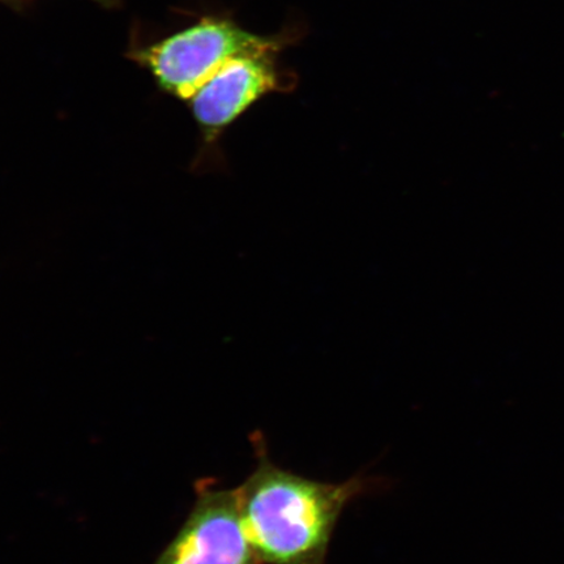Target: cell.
<instances>
[{"label": "cell", "mask_w": 564, "mask_h": 564, "mask_svg": "<svg viewBox=\"0 0 564 564\" xmlns=\"http://www.w3.org/2000/svg\"><path fill=\"white\" fill-rule=\"evenodd\" d=\"M257 465L238 496L259 564H327L338 520L352 500L376 488L359 474L323 482L279 467L262 433L251 435Z\"/></svg>", "instance_id": "obj_1"}, {"label": "cell", "mask_w": 564, "mask_h": 564, "mask_svg": "<svg viewBox=\"0 0 564 564\" xmlns=\"http://www.w3.org/2000/svg\"><path fill=\"white\" fill-rule=\"evenodd\" d=\"M284 41L242 30L235 21L204 18L156 44L135 48L130 58L156 79L159 86L188 101L218 69L237 56L281 51Z\"/></svg>", "instance_id": "obj_2"}, {"label": "cell", "mask_w": 564, "mask_h": 564, "mask_svg": "<svg viewBox=\"0 0 564 564\" xmlns=\"http://www.w3.org/2000/svg\"><path fill=\"white\" fill-rule=\"evenodd\" d=\"M195 491L192 511L153 564H259L238 489L206 478L195 484Z\"/></svg>", "instance_id": "obj_3"}, {"label": "cell", "mask_w": 564, "mask_h": 564, "mask_svg": "<svg viewBox=\"0 0 564 564\" xmlns=\"http://www.w3.org/2000/svg\"><path fill=\"white\" fill-rule=\"evenodd\" d=\"M276 52L237 56L224 65L189 98L203 144L196 166L212 161L218 138L260 98L282 90L286 84L278 68Z\"/></svg>", "instance_id": "obj_4"}, {"label": "cell", "mask_w": 564, "mask_h": 564, "mask_svg": "<svg viewBox=\"0 0 564 564\" xmlns=\"http://www.w3.org/2000/svg\"><path fill=\"white\" fill-rule=\"evenodd\" d=\"M96 2H101V0H96Z\"/></svg>", "instance_id": "obj_5"}]
</instances>
